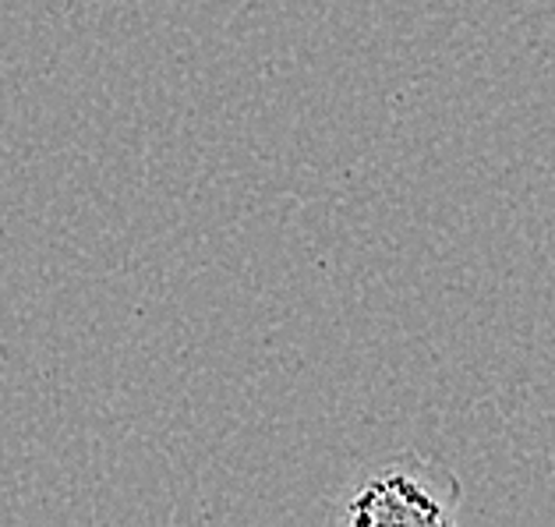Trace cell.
Returning <instances> with one entry per match:
<instances>
[{"label":"cell","instance_id":"obj_1","mask_svg":"<svg viewBox=\"0 0 555 527\" xmlns=\"http://www.w3.org/2000/svg\"><path fill=\"white\" fill-rule=\"evenodd\" d=\"M464 503V485L436 457L397 453L369 467L336 510L347 527H450Z\"/></svg>","mask_w":555,"mask_h":527}]
</instances>
